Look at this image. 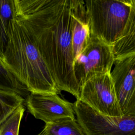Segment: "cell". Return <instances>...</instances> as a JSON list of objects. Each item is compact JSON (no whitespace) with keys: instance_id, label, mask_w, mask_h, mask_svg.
Listing matches in <instances>:
<instances>
[{"instance_id":"9","label":"cell","mask_w":135,"mask_h":135,"mask_svg":"<svg viewBox=\"0 0 135 135\" xmlns=\"http://www.w3.org/2000/svg\"><path fill=\"white\" fill-rule=\"evenodd\" d=\"M70 30L74 60L88 44L90 27L84 1L70 0Z\"/></svg>"},{"instance_id":"5","label":"cell","mask_w":135,"mask_h":135,"mask_svg":"<svg viewBox=\"0 0 135 135\" xmlns=\"http://www.w3.org/2000/svg\"><path fill=\"white\" fill-rule=\"evenodd\" d=\"M73 104L77 121L85 135H135V116L102 115L79 100Z\"/></svg>"},{"instance_id":"3","label":"cell","mask_w":135,"mask_h":135,"mask_svg":"<svg viewBox=\"0 0 135 135\" xmlns=\"http://www.w3.org/2000/svg\"><path fill=\"white\" fill-rule=\"evenodd\" d=\"M90 36L112 46L121 36L130 14L131 0L84 1Z\"/></svg>"},{"instance_id":"12","label":"cell","mask_w":135,"mask_h":135,"mask_svg":"<svg viewBox=\"0 0 135 135\" xmlns=\"http://www.w3.org/2000/svg\"><path fill=\"white\" fill-rule=\"evenodd\" d=\"M39 135H85L76 119L65 118L46 123Z\"/></svg>"},{"instance_id":"4","label":"cell","mask_w":135,"mask_h":135,"mask_svg":"<svg viewBox=\"0 0 135 135\" xmlns=\"http://www.w3.org/2000/svg\"><path fill=\"white\" fill-rule=\"evenodd\" d=\"M76 100L102 115L123 116L111 73L98 74L89 79L80 87Z\"/></svg>"},{"instance_id":"1","label":"cell","mask_w":135,"mask_h":135,"mask_svg":"<svg viewBox=\"0 0 135 135\" xmlns=\"http://www.w3.org/2000/svg\"><path fill=\"white\" fill-rule=\"evenodd\" d=\"M16 16L31 33L59 91L78 99L73 70L70 0H14Z\"/></svg>"},{"instance_id":"7","label":"cell","mask_w":135,"mask_h":135,"mask_svg":"<svg viewBox=\"0 0 135 135\" xmlns=\"http://www.w3.org/2000/svg\"><path fill=\"white\" fill-rule=\"evenodd\" d=\"M113 65L111 75L123 116H135V54Z\"/></svg>"},{"instance_id":"10","label":"cell","mask_w":135,"mask_h":135,"mask_svg":"<svg viewBox=\"0 0 135 135\" xmlns=\"http://www.w3.org/2000/svg\"><path fill=\"white\" fill-rule=\"evenodd\" d=\"M131 2V9L123 33L112 46L115 60L135 54V0Z\"/></svg>"},{"instance_id":"11","label":"cell","mask_w":135,"mask_h":135,"mask_svg":"<svg viewBox=\"0 0 135 135\" xmlns=\"http://www.w3.org/2000/svg\"><path fill=\"white\" fill-rule=\"evenodd\" d=\"M16 18L14 0H0V55L7 45L11 23Z\"/></svg>"},{"instance_id":"15","label":"cell","mask_w":135,"mask_h":135,"mask_svg":"<svg viewBox=\"0 0 135 135\" xmlns=\"http://www.w3.org/2000/svg\"><path fill=\"white\" fill-rule=\"evenodd\" d=\"M0 86L14 90L22 96L28 91L26 87L4 66L1 61Z\"/></svg>"},{"instance_id":"6","label":"cell","mask_w":135,"mask_h":135,"mask_svg":"<svg viewBox=\"0 0 135 135\" xmlns=\"http://www.w3.org/2000/svg\"><path fill=\"white\" fill-rule=\"evenodd\" d=\"M114 61L112 46L90 36L85 47L74 60V73L79 88L96 74L111 73Z\"/></svg>"},{"instance_id":"14","label":"cell","mask_w":135,"mask_h":135,"mask_svg":"<svg viewBox=\"0 0 135 135\" xmlns=\"http://www.w3.org/2000/svg\"><path fill=\"white\" fill-rule=\"evenodd\" d=\"M25 108L21 105L0 125V135H18Z\"/></svg>"},{"instance_id":"13","label":"cell","mask_w":135,"mask_h":135,"mask_svg":"<svg viewBox=\"0 0 135 135\" xmlns=\"http://www.w3.org/2000/svg\"><path fill=\"white\" fill-rule=\"evenodd\" d=\"M25 101L17 92L0 86V125Z\"/></svg>"},{"instance_id":"2","label":"cell","mask_w":135,"mask_h":135,"mask_svg":"<svg viewBox=\"0 0 135 135\" xmlns=\"http://www.w3.org/2000/svg\"><path fill=\"white\" fill-rule=\"evenodd\" d=\"M0 61L30 93L61 92L31 33L17 18L11 23L7 43Z\"/></svg>"},{"instance_id":"16","label":"cell","mask_w":135,"mask_h":135,"mask_svg":"<svg viewBox=\"0 0 135 135\" xmlns=\"http://www.w3.org/2000/svg\"><path fill=\"white\" fill-rule=\"evenodd\" d=\"M38 135H39V134H38Z\"/></svg>"},{"instance_id":"8","label":"cell","mask_w":135,"mask_h":135,"mask_svg":"<svg viewBox=\"0 0 135 135\" xmlns=\"http://www.w3.org/2000/svg\"><path fill=\"white\" fill-rule=\"evenodd\" d=\"M26 104L28 111L45 124L65 118L75 119L73 103L56 94L30 93Z\"/></svg>"}]
</instances>
